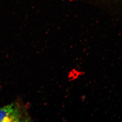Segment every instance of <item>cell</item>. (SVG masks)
Instances as JSON below:
<instances>
[{"instance_id":"3957f363","label":"cell","mask_w":122,"mask_h":122,"mask_svg":"<svg viewBox=\"0 0 122 122\" xmlns=\"http://www.w3.org/2000/svg\"><path fill=\"white\" fill-rule=\"evenodd\" d=\"M85 97H85V96H82L81 98V100L82 101L85 100Z\"/></svg>"},{"instance_id":"7a4b0ae2","label":"cell","mask_w":122,"mask_h":122,"mask_svg":"<svg viewBox=\"0 0 122 122\" xmlns=\"http://www.w3.org/2000/svg\"><path fill=\"white\" fill-rule=\"evenodd\" d=\"M85 71L83 70H78L77 69H72L69 73L68 77L70 81H74L85 74Z\"/></svg>"},{"instance_id":"6da1fadb","label":"cell","mask_w":122,"mask_h":122,"mask_svg":"<svg viewBox=\"0 0 122 122\" xmlns=\"http://www.w3.org/2000/svg\"><path fill=\"white\" fill-rule=\"evenodd\" d=\"M17 104L12 103L0 108V122L28 121L29 118Z\"/></svg>"}]
</instances>
